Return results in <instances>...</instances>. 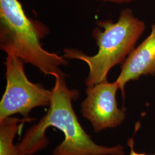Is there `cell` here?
I'll return each mask as SVG.
<instances>
[{
  "instance_id": "obj_1",
  "label": "cell",
  "mask_w": 155,
  "mask_h": 155,
  "mask_svg": "<svg viewBox=\"0 0 155 155\" xmlns=\"http://www.w3.org/2000/svg\"><path fill=\"white\" fill-rule=\"evenodd\" d=\"M55 83L49 110L38 123L29 127L21 142L17 144L19 155H34L49 143L46 131L56 127L64 139L53 150L52 155H125L124 146L106 147L95 143L78 121L72 106L79 93L67 86L65 74L55 75Z\"/></svg>"
},
{
  "instance_id": "obj_2",
  "label": "cell",
  "mask_w": 155,
  "mask_h": 155,
  "mask_svg": "<svg viewBox=\"0 0 155 155\" xmlns=\"http://www.w3.org/2000/svg\"><path fill=\"white\" fill-rule=\"evenodd\" d=\"M48 33L44 25L28 17L18 0H0V48L12 52L45 75L64 74L61 67L68 61L64 56L48 52L41 40Z\"/></svg>"
},
{
  "instance_id": "obj_3",
  "label": "cell",
  "mask_w": 155,
  "mask_h": 155,
  "mask_svg": "<svg viewBox=\"0 0 155 155\" xmlns=\"http://www.w3.org/2000/svg\"><path fill=\"white\" fill-rule=\"evenodd\" d=\"M96 24L102 29L94 28L92 33L98 47L95 55H87L75 48L63 50L67 59L79 60L87 64L89 75L84 82L87 87L107 81L110 70L125 61L145 29L144 21L134 16L128 8L121 12L117 22L101 20Z\"/></svg>"
},
{
  "instance_id": "obj_4",
  "label": "cell",
  "mask_w": 155,
  "mask_h": 155,
  "mask_svg": "<svg viewBox=\"0 0 155 155\" xmlns=\"http://www.w3.org/2000/svg\"><path fill=\"white\" fill-rule=\"evenodd\" d=\"M6 54L5 90L0 102V119L18 114L24 119L38 107L50 106L52 91L40 83L31 82L27 77L24 61L12 52Z\"/></svg>"
},
{
  "instance_id": "obj_5",
  "label": "cell",
  "mask_w": 155,
  "mask_h": 155,
  "mask_svg": "<svg viewBox=\"0 0 155 155\" xmlns=\"http://www.w3.org/2000/svg\"><path fill=\"white\" fill-rule=\"evenodd\" d=\"M120 89L116 81H107L87 87L86 97L81 103L83 117L90 122L95 133L121 125L126 119L125 111L118 107L116 93Z\"/></svg>"
},
{
  "instance_id": "obj_6",
  "label": "cell",
  "mask_w": 155,
  "mask_h": 155,
  "mask_svg": "<svg viewBox=\"0 0 155 155\" xmlns=\"http://www.w3.org/2000/svg\"><path fill=\"white\" fill-rule=\"evenodd\" d=\"M148 75H155V24L152 25L150 35L131 52L121 65L116 81L123 98L125 85L129 81Z\"/></svg>"
},
{
  "instance_id": "obj_7",
  "label": "cell",
  "mask_w": 155,
  "mask_h": 155,
  "mask_svg": "<svg viewBox=\"0 0 155 155\" xmlns=\"http://www.w3.org/2000/svg\"><path fill=\"white\" fill-rule=\"evenodd\" d=\"M33 121L12 117L0 119V155H19L14 139L24 123Z\"/></svg>"
},
{
  "instance_id": "obj_8",
  "label": "cell",
  "mask_w": 155,
  "mask_h": 155,
  "mask_svg": "<svg viewBox=\"0 0 155 155\" xmlns=\"http://www.w3.org/2000/svg\"><path fill=\"white\" fill-rule=\"evenodd\" d=\"M127 145L130 148V153L129 155H147L146 153H139L137 152H136L134 150V140H133V137L129 139V140L127 141Z\"/></svg>"
},
{
  "instance_id": "obj_9",
  "label": "cell",
  "mask_w": 155,
  "mask_h": 155,
  "mask_svg": "<svg viewBox=\"0 0 155 155\" xmlns=\"http://www.w3.org/2000/svg\"><path fill=\"white\" fill-rule=\"evenodd\" d=\"M100 1H104V2H109L112 3H116V4H125V3H129L134 0H96Z\"/></svg>"
}]
</instances>
